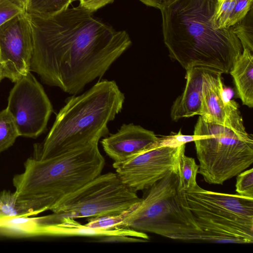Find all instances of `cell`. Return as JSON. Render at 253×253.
<instances>
[{
  "mask_svg": "<svg viewBox=\"0 0 253 253\" xmlns=\"http://www.w3.org/2000/svg\"><path fill=\"white\" fill-rule=\"evenodd\" d=\"M28 16L33 37L30 71L70 94L103 77L131 44L126 32L115 30L80 5L48 17Z\"/></svg>",
  "mask_w": 253,
  "mask_h": 253,
  "instance_id": "1",
  "label": "cell"
},
{
  "mask_svg": "<svg viewBox=\"0 0 253 253\" xmlns=\"http://www.w3.org/2000/svg\"><path fill=\"white\" fill-rule=\"evenodd\" d=\"M217 0H175L160 9L169 56L185 70L200 66L228 74L243 51L231 27L212 26Z\"/></svg>",
  "mask_w": 253,
  "mask_h": 253,
  "instance_id": "2",
  "label": "cell"
},
{
  "mask_svg": "<svg viewBox=\"0 0 253 253\" xmlns=\"http://www.w3.org/2000/svg\"><path fill=\"white\" fill-rule=\"evenodd\" d=\"M105 164L98 142L43 160L29 158L24 171L12 179L16 204L23 216L50 210L60 198L101 174Z\"/></svg>",
  "mask_w": 253,
  "mask_h": 253,
  "instance_id": "3",
  "label": "cell"
},
{
  "mask_svg": "<svg viewBox=\"0 0 253 253\" xmlns=\"http://www.w3.org/2000/svg\"><path fill=\"white\" fill-rule=\"evenodd\" d=\"M124 93L114 81H98L85 92L68 98L32 157L43 160L84 147L109 134L108 124L123 108Z\"/></svg>",
  "mask_w": 253,
  "mask_h": 253,
  "instance_id": "4",
  "label": "cell"
},
{
  "mask_svg": "<svg viewBox=\"0 0 253 253\" xmlns=\"http://www.w3.org/2000/svg\"><path fill=\"white\" fill-rule=\"evenodd\" d=\"M198 173L210 184L222 185L253 163V137L249 134L234 100H230L225 124L204 121L200 116L194 127Z\"/></svg>",
  "mask_w": 253,
  "mask_h": 253,
  "instance_id": "5",
  "label": "cell"
},
{
  "mask_svg": "<svg viewBox=\"0 0 253 253\" xmlns=\"http://www.w3.org/2000/svg\"><path fill=\"white\" fill-rule=\"evenodd\" d=\"M116 228H127L184 242L201 241L202 231L180 186L177 169L149 188Z\"/></svg>",
  "mask_w": 253,
  "mask_h": 253,
  "instance_id": "6",
  "label": "cell"
},
{
  "mask_svg": "<svg viewBox=\"0 0 253 253\" xmlns=\"http://www.w3.org/2000/svg\"><path fill=\"white\" fill-rule=\"evenodd\" d=\"M141 199L116 172H108L63 196L49 211L74 219L118 215L134 208Z\"/></svg>",
  "mask_w": 253,
  "mask_h": 253,
  "instance_id": "7",
  "label": "cell"
},
{
  "mask_svg": "<svg viewBox=\"0 0 253 253\" xmlns=\"http://www.w3.org/2000/svg\"><path fill=\"white\" fill-rule=\"evenodd\" d=\"M19 136L36 138L45 129L53 112L43 87L29 72L15 82L6 108Z\"/></svg>",
  "mask_w": 253,
  "mask_h": 253,
  "instance_id": "8",
  "label": "cell"
},
{
  "mask_svg": "<svg viewBox=\"0 0 253 253\" xmlns=\"http://www.w3.org/2000/svg\"><path fill=\"white\" fill-rule=\"evenodd\" d=\"M186 196L194 217L253 232V198L202 188Z\"/></svg>",
  "mask_w": 253,
  "mask_h": 253,
  "instance_id": "9",
  "label": "cell"
},
{
  "mask_svg": "<svg viewBox=\"0 0 253 253\" xmlns=\"http://www.w3.org/2000/svg\"><path fill=\"white\" fill-rule=\"evenodd\" d=\"M185 144L177 147H156L139 153L113 167L120 180L132 191L147 189L170 171L177 169Z\"/></svg>",
  "mask_w": 253,
  "mask_h": 253,
  "instance_id": "10",
  "label": "cell"
},
{
  "mask_svg": "<svg viewBox=\"0 0 253 253\" xmlns=\"http://www.w3.org/2000/svg\"><path fill=\"white\" fill-rule=\"evenodd\" d=\"M33 51L32 27L24 12L0 26V72L15 83L30 72Z\"/></svg>",
  "mask_w": 253,
  "mask_h": 253,
  "instance_id": "11",
  "label": "cell"
},
{
  "mask_svg": "<svg viewBox=\"0 0 253 253\" xmlns=\"http://www.w3.org/2000/svg\"><path fill=\"white\" fill-rule=\"evenodd\" d=\"M159 140L154 131L130 123L123 124L117 132L108 134L101 143L107 155L118 163L158 147Z\"/></svg>",
  "mask_w": 253,
  "mask_h": 253,
  "instance_id": "12",
  "label": "cell"
},
{
  "mask_svg": "<svg viewBox=\"0 0 253 253\" xmlns=\"http://www.w3.org/2000/svg\"><path fill=\"white\" fill-rule=\"evenodd\" d=\"M221 75L207 69L203 73L199 116L206 122L223 125L227 120L230 100L224 99Z\"/></svg>",
  "mask_w": 253,
  "mask_h": 253,
  "instance_id": "13",
  "label": "cell"
},
{
  "mask_svg": "<svg viewBox=\"0 0 253 253\" xmlns=\"http://www.w3.org/2000/svg\"><path fill=\"white\" fill-rule=\"evenodd\" d=\"M126 235L148 240L149 236L144 232L127 228H115L102 230L83 225L71 217L62 218L59 222L52 224L41 223L38 236L56 237L89 236L100 237L110 235Z\"/></svg>",
  "mask_w": 253,
  "mask_h": 253,
  "instance_id": "14",
  "label": "cell"
},
{
  "mask_svg": "<svg viewBox=\"0 0 253 253\" xmlns=\"http://www.w3.org/2000/svg\"><path fill=\"white\" fill-rule=\"evenodd\" d=\"M206 69L196 66L186 70L184 89L171 107L170 116L172 120L177 121L180 119L200 115L203 75Z\"/></svg>",
  "mask_w": 253,
  "mask_h": 253,
  "instance_id": "15",
  "label": "cell"
},
{
  "mask_svg": "<svg viewBox=\"0 0 253 253\" xmlns=\"http://www.w3.org/2000/svg\"><path fill=\"white\" fill-rule=\"evenodd\" d=\"M202 231L201 241L221 244H252L253 233L194 217Z\"/></svg>",
  "mask_w": 253,
  "mask_h": 253,
  "instance_id": "16",
  "label": "cell"
},
{
  "mask_svg": "<svg viewBox=\"0 0 253 253\" xmlns=\"http://www.w3.org/2000/svg\"><path fill=\"white\" fill-rule=\"evenodd\" d=\"M236 87L237 94L243 105L253 107V55L243 49L234 63L229 73Z\"/></svg>",
  "mask_w": 253,
  "mask_h": 253,
  "instance_id": "17",
  "label": "cell"
},
{
  "mask_svg": "<svg viewBox=\"0 0 253 253\" xmlns=\"http://www.w3.org/2000/svg\"><path fill=\"white\" fill-rule=\"evenodd\" d=\"M199 165L195 160L185 155V150L181 152L178 158L177 170L181 188L185 192H193L200 190L196 181Z\"/></svg>",
  "mask_w": 253,
  "mask_h": 253,
  "instance_id": "18",
  "label": "cell"
},
{
  "mask_svg": "<svg viewBox=\"0 0 253 253\" xmlns=\"http://www.w3.org/2000/svg\"><path fill=\"white\" fill-rule=\"evenodd\" d=\"M79 0H27L25 12L29 15L48 17L66 9Z\"/></svg>",
  "mask_w": 253,
  "mask_h": 253,
  "instance_id": "19",
  "label": "cell"
},
{
  "mask_svg": "<svg viewBox=\"0 0 253 253\" xmlns=\"http://www.w3.org/2000/svg\"><path fill=\"white\" fill-rule=\"evenodd\" d=\"M19 136L13 120L7 109L0 112V153L11 147Z\"/></svg>",
  "mask_w": 253,
  "mask_h": 253,
  "instance_id": "20",
  "label": "cell"
},
{
  "mask_svg": "<svg viewBox=\"0 0 253 253\" xmlns=\"http://www.w3.org/2000/svg\"><path fill=\"white\" fill-rule=\"evenodd\" d=\"M253 7L240 21L231 26L234 33L240 40L243 49L253 52Z\"/></svg>",
  "mask_w": 253,
  "mask_h": 253,
  "instance_id": "21",
  "label": "cell"
},
{
  "mask_svg": "<svg viewBox=\"0 0 253 253\" xmlns=\"http://www.w3.org/2000/svg\"><path fill=\"white\" fill-rule=\"evenodd\" d=\"M236 0H218L211 18V23L215 29L227 28V23L232 14Z\"/></svg>",
  "mask_w": 253,
  "mask_h": 253,
  "instance_id": "22",
  "label": "cell"
},
{
  "mask_svg": "<svg viewBox=\"0 0 253 253\" xmlns=\"http://www.w3.org/2000/svg\"><path fill=\"white\" fill-rule=\"evenodd\" d=\"M134 208L118 215L88 218V222L85 225L91 228L102 230L115 228L127 214Z\"/></svg>",
  "mask_w": 253,
  "mask_h": 253,
  "instance_id": "23",
  "label": "cell"
},
{
  "mask_svg": "<svg viewBox=\"0 0 253 253\" xmlns=\"http://www.w3.org/2000/svg\"><path fill=\"white\" fill-rule=\"evenodd\" d=\"M0 217L23 216L21 211L16 204L15 197L13 192L3 190L0 193Z\"/></svg>",
  "mask_w": 253,
  "mask_h": 253,
  "instance_id": "24",
  "label": "cell"
},
{
  "mask_svg": "<svg viewBox=\"0 0 253 253\" xmlns=\"http://www.w3.org/2000/svg\"><path fill=\"white\" fill-rule=\"evenodd\" d=\"M24 12L25 6L19 0H0V26Z\"/></svg>",
  "mask_w": 253,
  "mask_h": 253,
  "instance_id": "25",
  "label": "cell"
},
{
  "mask_svg": "<svg viewBox=\"0 0 253 253\" xmlns=\"http://www.w3.org/2000/svg\"><path fill=\"white\" fill-rule=\"evenodd\" d=\"M237 176L236 192L239 195L253 198V169L245 170Z\"/></svg>",
  "mask_w": 253,
  "mask_h": 253,
  "instance_id": "26",
  "label": "cell"
},
{
  "mask_svg": "<svg viewBox=\"0 0 253 253\" xmlns=\"http://www.w3.org/2000/svg\"><path fill=\"white\" fill-rule=\"evenodd\" d=\"M194 140L193 135H184L180 130L177 133L159 137L158 147H177Z\"/></svg>",
  "mask_w": 253,
  "mask_h": 253,
  "instance_id": "27",
  "label": "cell"
},
{
  "mask_svg": "<svg viewBox=\"0 0 253 253\" xmlns=\"http://www.w3.org/2000/svg\"><path fill=\"white\" fill-rule=\"evenodd\" d=\"M253 0H236L232 14L227 23L229 28L242 20L253 7Z\"/></svg>",
  "mask_w": 253,
  "mask_h": 253,
  "instance_id": "28",
  "label": "cell"
},
{
  "mask_svg": "<svg viewBox=\"0 0 253 253\" xmlns=\"http://www.w3.org/2000/svg\"><path fill=\"white\" fill-rule=\"evenodd\" d=\"M97 242L108 243H143L148 242V240L138 237L119 235L100 237Z\"/></svg>",
  "mask_w": 253,
  "mask_h": 253,
  "instance_id": "29",
  "label": "cell"
},
{
  "mask_svg": "<svg viewBox=\"0 0 253 253\" xmlns=\"http://www.w3.org/2000/svg\"><path fill=\"white\" fill-rule=\"evenodd\" d=\"M80 5L92 12L99 9L105 5L112 3L114 0H79Z\"/></svg>",
  "mask_w": 253,
  "mask_h": 253,
  "instance_id": "30",
  "label": "cell"
},
{
  "mask_svg": "<svg viewBox=\"0 0 253 253\" xmlns=\"http://www.w3.org/2000/svg\"><path fill=\"white\" fill-rule=\"evenodd\" d=\"M148 6L154 7L161 9L170 5L175 0H140Z\"/></svg>",
  "mask_w": 253,
  "mask_h": 253,
  "instance_id": "31",
  "label": "cell"
},
{
  "mask_svg": "<svg viewBox=\"0 0 253 253\" xmlns=\"http://www.w3.org/2000/svg\"><path fill=\"white\" fill-rule=\"evenodd\" d=\"M3 79L1 73L0 72V82Z\"/></svg>",
  "mask_w": 253,
  "mask_h": 253,
  "instance_id": "32",
  "label": "cell"
},
{
  "mask_svg": "<svg viewBox=\"0 0 253 253\" xmlns=\"http://www.w3.org/2000/svg\"><path fill=\"white\" fill-rule=\"evenodd\" d=\"M19 0L21 1L22 3H23L25 6L27 0Z\"/></svg>",
  "mask_w": 253,
  "mask_h": 253,
  "instance_id": "33",
  "label": "cell"
},
{
  "mask_svg": "<svg viewBox=\"0 0 253 253\" xmlns=\"http://www.w3.org/2000/svg\"></svg>",
  "mask_w": 253,
  "mask_h": 253,
  "instance_id": "34",
  "label": "cell"
},
{
  "mask_svg": "<svg viewBox=\"0 0 253 253\" xmlns=\"http://www.w3.org/2000/svg\"></svg>",
  "mask_w": 253,
  "mask_h": 253,
  "instance_id": "35",
  "label": "cell"
}]
</instances>
